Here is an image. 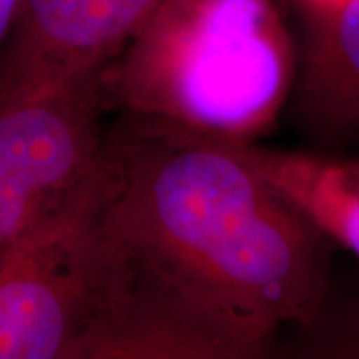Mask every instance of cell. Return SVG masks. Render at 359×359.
<instances>
[{
    "label": "cell",
    "instance_id": "6da1fadb",
    "mask_svg": "<svg viewBox=\"0 0 359 359\" xmlns=\"http://www.w3.org/2000/svg\"><path fill=\"white\" fill-rule=\"evenodd\" d=\"M106 162V214L128 262L231 358L320 318L332 240L269 184L245 142L128 116L108 130Z\"/></svg>",
    "mask_w": 359,
    "mask_h": 359
},
{
    "label": "cell",
    "instance_id": "7a4b0ae2",
    "mask_svg": "<svg viewBox=\"0 0 359 359\" xmlns=\"http://www.w3.org/2000/svg\"><path fill=\"white\" fill-rule=\"evenodd\" d=\"M292 74L269 0H166L108 70L128 116L231 142L268 128Z\"/></svg>",
    "mask_w": 359,
    "mask_h": 359
},
{
    "label": "cell",
    "instance_id": "3957f363",
    "mask_svg": "<svg viewBox=\"0 0 359 359\" xmlns=\"http://www.w3.org/2000/svg\"><path fill=\"white\" fill-rule=\"evenodd\" d=\"M104 146L88 172L0 256V359H106L114 266Z\"/></svg>",
    "mask_w": 359,
    "mask_h": 359
},
{
    "label": "cell",
    "instance_id": "277c9868",
    "mask_svg": "<svg viewBox=\"0 0 359 359\" xmlns=\"http://www.w3.org/2000/svg\"><path fill=\"white\" fill-rule=\"evenodd\" d=\"M108 70L0 96V256L102 152L116 108Z\"/></svg>",
    "mask_w": 359,
    "mask_h": 359
},
{
    "label": "cell",
    "instance_id": "5b68a950",
    "mask_svg": "<svg viewBox=\"0 0 359 359\" xmlns=\"http://www.w3.org/2000/svg\"><path fill=\"white\" fill-rule=\"evenodd\" d=\"M166 0H22L0 58V96L44 88L114 62Z\"/></svg>",
    "mask_w": 359,
    "mask_h": 359
},
{
    "label": "cell",
    "instance_id": "8992f818",
    "mask_svg": "<svg viewBox=\"0 0 359 359\" xmlns=\"http://www.w3.org/2000/svg\"><path fill=\"white\" fill-rule=\"evenodd\" d=\"M297 100L304 120L318 132L359 128V0L316 8Z\"/></svg>",
    "mask_w": 359,
    "mask_h": 359
},
{
    "label": "cell",
    "instance_id": "52a82bcc",
    "mask_svg": "<svg viewBox=\"0 0 359 359\" xmlns=\"http://www.w3.org/2000/svg\"><path fill=\"white\" fill-rule=\"evenodd\" d=\"M269 184L323 231L359 257V164L248 146Z\"/></svg>",
    "mask_w": 359,
    "mask_h": 359
},
{
    "label": "cell",
    "instance_id": "ba28073f",
    "mask_svg": "<svg viewBox=\"0 0 359 359\" xmlns=\"http://www.w3.org/2000/svg\"><path fill=\"white\" fill-rule=\"evenodd\" d=\"M20 2L22 0H0V58L13 36L18 13H20Z\"/></svg>",
    "mask_w": 359,
    "mask_h": 359
},
{
    "label": "cell",
    "instance_id": "9c48e42d",
    "mask_svg": "<svg viewBox=\"0 0 359 359\" xmlns=\"http://www.w3.org/2000/svg\"><path fill=\"white\" fill-rule=\"evenodd\" d=\"M335 349L344 355H359V320L349 332H346V335H341V341L335 346Z\"/></svg>",
    "mask_w": 359,
    "mask_h": 359
},
{
    "label": "cell",
    "instance_id": "30bf717a",
    "mask_svg": "<svg viewBox=\"0 0 359 359\" xmlns=\"http://www.w3.org/2000/svg\"><path fill=\"white\" fill-rule=\"evenodd\" d=\"M308 2L313 6V11H316V8H321V6H330V4H334L337 0H308Z\"/></svg>",
    "mask_w": 359,
    "mask_h": 359
}]
</instances>
